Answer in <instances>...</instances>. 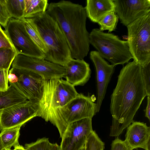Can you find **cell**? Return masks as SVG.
I'll return each instance as SVG.
<instances>
[{
    "mask_svg": "<svg viewBox=\"0 0 150 150\" xmlns=\"http://www.w3.org/2000/svg\"><path fill=\"white\" fill-rule=\"evenodd\" d=\"M51 143L46 137L38 139L35 142L25 144L27 150H50Z\"/></svg>",
    "mask_w": 150,
    "mask_h": 150,
    "instance_id": "26",
    "label": "cell"
},
{
    "mask_svg": "<svg viewBox=\"0 0 150 150\" xmlns=\"http://www.w3.org/2000/svg\"><path fill=\"white\" fill-rule=\"evenodd\" d=\"M84 8L87 17L98 23L106 15L114 11L115 5L113 0H87Z\"/></svg>",
    "mask_w": 150,
    "mask_h": 150,
    "instance_id": "17",
    "label": "cell"
},
{
    "mask_svg": "<svg viewBox=\"0 0 150 150\" xmlns=\"http://www.w3.org/2000/svg\"><path fill=\"white\" fill-rule=\"evenodd\" d=\"M14 147V149L12 150H27L24 147L20 145L19 143Z\"/></svg>",
    "mask_w": 150,
    "mask_h": 150,
    "instance_id": "35",
    "label": "cell"
},
{
    "mask_svg": "<svg viewBox=\"0 0 150 150\" xmlns=\"http://www.w3.org/2000/svg\"><path fill=\"white\" fill-rule=\"evenodd\" d=\"M17 54L14 49L4 47L0 48V70H9Z\"/></svg>",
    "mask_w": 150,
    "mask_h": 150,
    "instance_id": "23",
    "label": "cell"
},
{
    "mask_svg": "<svg viewBox=\"0 0 150 150\" xmlns=\"http://www.w3.org/2000/svg\"><path fill=\"white\" fill-rule=\"evenodd\" d=\"M85 147V150H104L105 144L93 130L87 139Z\"/></svg>",
    "mask_w": 150,
    "mask_h": 150,
    "instance_id": "25",
    "label": "cell"
},
{
    "mask_svg": "<svg viewBox=\"0 0 150 150\" xmlns=\"http://www.w3.org/2000/svg\"><path fill=\"white\" fill-rule=\"evenodd\" d=\"M96 107L91 97L78 93L64 106L49 110L40 117L55 126L62 138L69 124L84 118H92L97 113Z\"/></svg>",
    "mask_w": 150,
    "mask_h": 150,
    "instance_id": "4",
    "label": "cell"
},
{
    "mask_svg": "<svg viewBox=\"0 0 150 150\" xmlns=\"http://www.w3.org/2000/svg\"><path fill=\"white\" fill-rule=\"evenodd\" d=\"M21 127L4 129L0 133V139L3 149H11L18 144Z\"/></svg>",
    "mask_w": 150,
    "mask_h": 150,
    "instance_id": "20",
    "label": "cell"
},
{
    "mask_svg": "<svg viewBox=\"0 0 150 150\" xmlns=\"http://www.w3.org/2000/svg\"><path fill=\"white\" fill-rule=\"evenodd\" d=\"M111 145L110 150H132L124 141L121 140L118 137L112 141Z\"/></svg>",
    "mask_w": 150,
    "mask_h": 150,
    "instance_id": "31",
    "label": "cell"
},
{
    "mask_svg": "<svg viewBox=\"0 0 150 150\" xmlns=\"http://www.w3.org/2000/svg\"><path fill=\"white\" fill-rule=\"evenodd\" d=\"M12 68L25 69L41 76L44 80L64 78V67L49 61L26 56L16 55L12 64Z\"/></svg>",
    "mask_w": 150,
    "mask_h": 150,
    "instance_id": "10",
    "label": "cell"
},
{
    "mask_svg": "<svg viewBox=\"0 0 150 150\" xmlns=\"http://www.w3.org/2000/svg\"><path fill=\"white\" fill-rule=\"evenodd\" d=\"M9 70H0V91H6L8 88V76Z\"/></svg>",
    "mask_w": 150,
    "mask_h": 150,
    "instance_id": "30",
    "label": "cell"
},
{
    "mask_svg": "<svg viewBox=\"0 0 150 150\" xmlns=\"http://www.w3.org/2000/svg\"><path fill=\"white\" fill-rule=\"evenodd\" d=\"M90 58L95 66L96 73L97 99L96 112L100 110L106 93L108 84L115 70V66L109 64L98 51H91Z\"/></svg>",
    "mask_w": 150,
    "mask_h": 150,
    "instance_id": "14",
    "label": "cell"
},
{
    "mask_svg": "<svg viewBox=\"0 0 150 150\" xmlns=\"http://www.w3.org/2000/svg\"><path fill=\"white\" fill-rule=\"evenodd\" d=\"M9 72L8 78L9 83H14L17 82L18 79L16 75L10 70Z\"/></svg>",
    "mask_w": 150,
    "mask_h": 150,
    "instance_id": "32",
    "label": "cell"
},
{
    "mask_svg": "<svg viewBox=\"0 0 150 150\" xmlns=\"http://www.w3.org/2000/svg\"><path fill=\"white\" fill-rule=\"evenodd\" d=\"M21 19L24 22L26 30L31 39L45 54L47 51V48L30 19L23 18Z\"/></svg>",
    "mask_w": 150,
    "mask_h": 150,
    "instance_id": "21",
    "label": "cell"
},
{
    "mask_svg": "<svg viewBox=\"0 0 150 150\" xmlns=\"http://www.w3.org/2000/svg\"><path fill=\"white\" fill-rule=\"evenodd\" d=\"M4 150H12L11 149H5Z\"/></svg>",
    "mask_w": 150,
    "mask_h": 150,
    "instance_id": "38",
    "label": "cell"
},
{
    "mask_svg": "<svg viewBox=\"0 0 150 150\" xmlns=\"http://www.w3.org/2000/svg\"><path fill=\"white\" fill-rule=\"evenodd\" d=\"M50 150H60L59 146L57 143H51Z\"/></svg>",
    "mask_w": 150,
    "mask_h": 150,
    "instance_id": "34",
    "label": "cell"
},
{
    "mask_svg": "<svg viewBox=\"0 0 150 150\" xmlns=\"http://www.w3.org/2000/svg\"><path fill=\"white\" fill-rule=\"evenodd\" d=\"M127 42L134 60L144 67L150 63V11L127 26Z\"/></svg>",
    "mask_w": 150,
    "mask_h": 150,
    "instance_id": "6",
    "label": "cell"
},
{
    "mask_svg": "<svg viewBox=\"0 0 150 150\" xmlns=\"http://www.w3.org/2000/svg\"><path fill=\"white\" fill-rule=\"evenodd\" d=\"M40 110L39 102L27 100L0 110V131L21 127L38 117Z\"/></svg>",
    "mask_w": 150,
    "mask_h": 150,
    "instance_id": "8",
    "label": "cell"
},
{
    "mask_svg": "<svg viewBox=\"0 0 150 150\" xmlns=\"http://www.w3.org/2000/svg\"><path fill=\"white\" fill-rule=\"evenodd\" d=\"M5 32L18 54L45 59L44 53L35 44L25 28L22 19L11 18L5 28Z\"/></svg>",
    "mask_w": 150,
    "mask_h": 150,
    "instance_id": "9",
    "label": "cell"
},
{
    "mask_svg": "<svg viewBox=\"0 0 150 150\" xmlns=\"http://www.w3.org/2000/svg\"><path fill=\"white\" fill-rule=\"evenodd\" d=\"M64 78L74 86L85 84L89 79L91 70L88 64L83 59H71L64 66Z\"/></svg>",
    "mask_w": 150,
    "mask_h": 150,
    "instance_id": "16",
    "label": "cell"
},
{
    "mask_svg": "<svg viewBox=\"0 0 150 150\" xmlns=\"http://www.w3.org/2000/svg\"><path fill=\"white\" fill-rule=\"evenodd\" d=\"M93 130L92 118H84L69 124L61 138L60 150H79L85 146Z\"/></svg>",
    "mask_w": 150,
    "mask_h": 150,
    "instance_id": "11",
    "label": "cell"
},
{
    "mask_svg": "<svg viewBox=\"0 0 150 150\" xmlns=\"http://www.w3.org/2000/svg\"><path fill=\"white\" fill-rule=\"evenodd\" d=\"M10 70L18 77V81L13 83L28 100L40 102L41 100L44 79L31 71L12 68Z\"/></svg>",
    "mask_w": 150,
    "mask_h": 150,
    "instance_id": "12",
    "label": "cell"
},
{
    "mask_svg": "<svg viewBox=\"0 0 150 150\" xmlns=\"http://www.w3.org/2000/svg\"><path fill=\"white\" fill-rule=\"evenodd\" d=\"M5 3L11 18L19 20L23 18L24 0H5Z\"/></svg>",
    "mask_w": 150,
    "mask_h": 150,
    "instance_id": "22",
    "label": "cell"
},
{
    "mask_svg": "<svg viewBox=\"0 0 150 150\" xmlns=\"http://www.w3.org/2000/svg\"><path fill=\"white\" fill-rule=\"evenodd\" d=\"M147 104L145 109L144 110L145 116L150 120V96H147Z\"/></svg>",
    "mask_w": 150,
    "mask_h": 150,
    "instance_id": "33",
    "label": "cell"
},
{
    "mask_svg": "<svg viewBox=\"0 0 150 150\" xmlns=\"http://www.w3.org/2000/svg\"><path fill=\"white\" fill-rule=\"evenodd\" d=\"M0 150H4L0 139Z\"/></svg>",
    "mask_w": 150,
    "mask_h": 150,
    "instance_id": "36",
    "label": "cell"
},
{
    "mask_svg": "<svg viewBox=\"0 0 150 150\" xmlns=\"http://www.w3.org/2000/svg\"><path fill=\"white\" fill-rule=\"evenodd\" d=\"M24 2L23 18H26L45 12L49 4L47 0H24Z\"/></svg>",
    "mask_w": 150,
    "mask_h": 150,
    "instance_id": "19",
    "label": "cell"
},
{
    "mask_svg": "<svg viewBox=\"0 0 150 150\" xmlns=\"http://www.w3.org/2000/svg\"><path fill=\"white\" fill-rule=\"evenodd\" d=\"M142 67L134 60L128 63L120 72L111 96V137H118L133 121L135 114L147 96Z\"/></svg>",
    "mask_w": 150,
    "mask_h": 150,
    "instance_id": "1",
    "label": "cell"
},
{
    "mask_svg": "<svg viewBox=\"0 0 150 150\" xmlns=\"http://www.w3.org/2000/svg\"><path fill=\"white\" fill-rule=\"evenodd\" d=\"M89 42L100 56L114 66L123 65L133 59L127 41L122 40L113 34L93 29L89 33Z\"/></svg>",
    "mask_w": 150,
    "mask_h": 150,
    "instance_id": "5",
    "label": "cell"
},
{
    "mask_svg": "<svg viewBox=\"0 0 150 150\" xmlns=\"http://www.w3.org/2000/svg\"><path fill=\"white\" fill-rule=\"evenodd\" d=\"M46 12L57 23L68 44L72 58L83 59L90 49L87 16L82 5L67 0L49 4Z\"/></svg>",
    "mask_w": 150,
    "mask_h": 150,
    "instance_id": "2",
    "label": "cell"
},
{
    "mask_svg": "<svg viewBox=\"0 0 150 150\" xmlns=\"http://www.w3.org/2000/svg\"><path fill=\"white\" fill-rule=\"evenodd\" d=\"M4 47L15 50L5 30H3L0 25V48Z\"/></svg>",
    "mask_w": 150,
    "mask_h": 150,
    "instance_id": "29",
    "label": "cell"
},
{
    "mask_svg": "<svg viewBox=\"0 0 150 150\" xmlns=\"http://www.w3.org/2000/svg\"><path fill=\"white\" fill-rule=\"evenodd\" d=\"M114 11L121 22L127 26L150 11V0H113Z\"/></svg>",
    "mask_w": 150,
    "mask_h": 150,
    "instance_id": "13",
    "label": "cell"
},
{
    "mask_svg": "<svg viewBox=\"0 0 150 150\" xmlns=\"http://www.w3.org/2000/svg\"><path fill=\"white\" fill-rule=\"evenodd\" d=\"M11 18L6 4L5 0H0V25L5 28Z\"/></svg>",
    "mask_w": 150,
    "mask_h": 150,
    "instance_id": "27",
    "label": "cell"
},
{
    "mask_svg": "<svg viewBox=\"0 0 150 150\" xmlns=\"http://www.w3.org/2000/svg\"><path fill=\"white\" fill-rule=\"evenodd\" d=\"M142 74L147 96H150V63L142 66Z\"/></svg>",
    "mask_w": 150,
    "mask_h": 150,
    "instance_id": "28",
    "label": "cell"
},
{
    "mask_svg": "<svg viewBox=\"0 0 150 150\" xmlns=\"http://www.w3.org/2000/svg\"><path fill=\"white\" fill-rule=\"evenodd\" d=\"M6 91H0V110L28 100L13 83Z\"/></svg>",
    "mask_w": 150,
    "mask_h": 150,
    "instance_id": "18",
    "label": "cell"
},
{
    "mask_svg": "<svg viewBox=\"0 0 150 150\" xmlns=\"http://www.w3.org/2000/svg\"><path fill=\"white\" fill-rule=\"evenodd\" d=\"M124 141L132 150H150V127L143 122L133 121L127 127Z\"/></svg>",
    "mask_w": 150,
    "mask_h": 150,
    "instance_id": "15",
    "label": "cell"
},
{
    "mask_svg": "<svg viewBox=\"0 0 150 150\" xmlns=\"http://www.w3.org/2000/svg\"><path fill=\"white\" fill-rule=\"evenodd\" d=\"M79 150H85V146L83 147H82V148H81V149H80Z\"/></svg>",
    "mask_w": 150,
    "mask_h": 150,
    "instance_id": "37",
    "label": "cell"
},
{
    "mask_svg": "<svg viewBox=\"0 0 150 150\" xmlns=\"http://www.w3.org/2000/svg\"><path fill=\"white\" fill-rule=\"evenodd\" d=\"M29 18L47 48L45 59L64 67L72 58L66 38L57 23L46 11Z\"/></svg>",
    "mask_w": 150,
    "mask_h": 150,
    "instance_id": "3",
    "label": "cell"
},
{
    "mask_svg": "<svg viewBox=\"0 0 150 150\" xmlns=\"http://www.w3.org/2000/svg\"><path fill=\"white\" fill-rule=\"evenodd\" d=\"M78 94L74 86L62 79L44 80L38 117L49 110L64 106Z\"/></svg>",
    "mask_w": 150,
    "mask_h": 150,
    "instance_id": "7",
    "label": "cell"
},
{
    "mask_svg": "<svg viewBox=\"0 0 150 150\" xmlns=\"http://www.w3.org/2000/svg\"><path fill=\"white\" fill-rule=\"evenodd\" d=\"M118 18L114 11L108 13L97 23L100 25V30L102 31L108 30L109 32L114 30L116 28Z\"/></svg>",
    "mask_w": 150,
    "mask_h": 150,
    "instance_id": "24",
    "label": "cell"
}]
</instances>
